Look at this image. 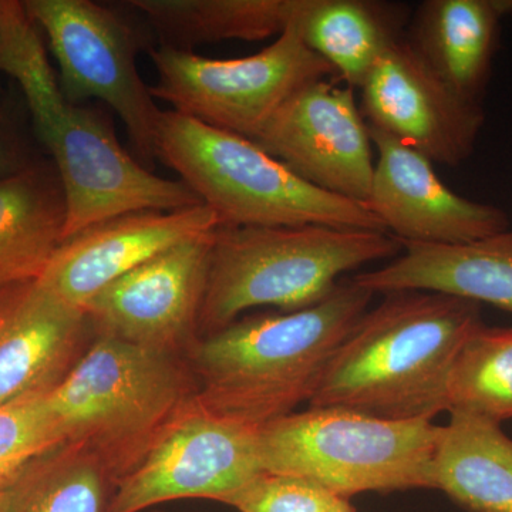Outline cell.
I'll return each mask as SVG.
<instances>
[{
  "label": "cell",
  "mask_w": 512,
  "mask_h": 512,
  "mask_svg": "<svg viewBox=\"0 0 512 512\" xmlns=\"http://www.w3.org/2000/svg\"><path fill=\"white\" fill-rule=\"evenodd\" d=\"M373 293L352 279L315 305L244 315L185 353L198 406L262 429L309 404L330 359L369 311Z\"/></svg>",
  "instance_id": "obj_1"
},
{
  "label": "cell",
  "mask_w": 512,
  "mask_h": 512,
  "mask_svg": "<svg viewBox=\"0 0 512 512\" xmlns=\"http://www.w3.org/2000/svg\"><path fill=\"white\" fill-rule=\"evenodd\" d=\"M481 323L478 303L436 292L386 293L336 350L308 407L433 420L447 412L454 359Z\"/></svg>",
  "instance_id": "obj_2"
},
{
  "label": "cell",
  "mask_w": 512,
  "mask_h": 512,
  "mask_svg": "<svg viewBox=\"0 0 512 512\" xmlns=\"http://www.w3.org/2000/svg\"><path fill=\"white\" fill-rule=\"evenodd\" d=\"M382 231L298 225L218 227L198 336H207L255 308L299 311L325 299L350 271L402 254Z\"/></svg>",
  "instance_id": "obj_3"
},
{
  "label": "cell",
  "mask_w": 512,
  "mask_h": 512,
  "mask_svg": "<svg viewBox=\"0 0 512 512\" xmlns=\"http://www.w3.org/2000/svg\"><path fill=\"white\" fill-rule=\"evenodd\" d=\"M197 394L184 355L97 333L49 392L64 443L93 454L119 481Z\"/></svg>",
  "instance_id": "obj_4"
},
{
  "label": "cell",
  "mask_w": 512,
  "mask_h": 512,
  "mask_svg": "<svg viewBox=\"0 0 512 512\" xmlns=\"http://www.w3.org/2000/svg\"><path fill=\"white\" fill-rule=\"evenodd\" d=\"M156 158L217 214L220 227L326 225L386 232L366 205L313 187L247 137L177 111H161Z\"/></svg>",
  "instance_id": "obj_5"
},
{
  "label": "cell",
  "mask_w": 512,
  "mask_h": 512,
  "mask_svg": "<svg viewBox=\"0 0 512 512\" xmlns=\"http://www.w3.org/2000/svg\"><path fill=\"white\" fill-rule=\"evenodd\" d=\"M441 426L308 407L259 430L264 471L305 478L343 500L430 488Z\"/></svg>",
  "instance_id": "obj_6"
},
{
  "label": "cell",
  "mask_w": 512,
  "mask_h": 512,
  "mask_svg": "<svg viewBox=\"0 0 512 512\" xmlns=\"http://www.w3.org/2000/svg\"><path fill=\"white\" fill-rule=\"evenodd\" d=\"M150 57L157 70V83L150 86L154 99L249 140L301 87L328 77L336 80L333 67L291 26L251 56L210 59L161 45L150 49Z\"/></svg>",
  "instance_id": "obj_7"
},
{
  "label": "cell",
  "mask_w": 512,
  "mask_h": 512,
  "mask_svg": "<svg viewBox=\"0 0 512 512\" xmlns=\"http://www.w3.org/2000/svg\"><path fill=\"white\" fill-rule=\"evenodd\" d=\"M30 114L62 184L66 205L63 241L131 212L173 211L202 204L184 181L158 177L138 164L97 111L70 103L60 94Z\"/></svg>",
  "instance_id": "obj_8"
},
{
  "label": "cell",
  "mask_w": 512,
  "mask_h": 512,
  "mask_svg": "<svg viewBox=\"0 0 512 512\" xmlns=\"http://www.w3.org/2000/svg\"><path fill=\"white\" fill-rule=\"evenodd\" d=\"M23 5L49 39L66 100L109 104L126 124L137 153L153 161L161 110L138 72L134 30L90 0H26Z\"/></svg>",
  "instance_id": "obj_9"
},
{
  "label": "cell",
  "mask_w": 512,
  "mask_h": 512,
  "mask_svg": "<svg viewBox=\"0 0 512 512\" xmlns=\"http://www.w3.org/2000/svg\"><path fill=\"white\" fill-rule=\"evenodd\" d=\"M259 430L215 416L192 399L117 481L110 512H143L177 500L227 503L264 471Z\"/></svg>",
  "instance_id": "obj_10"
},
{
  "label": "cell",
  "mask_w": 512,
  "mask_h": 512,
  "mask_svg": "<svg viewBox=\"0 0 512 512\" xmlns=\"http://www.w3.org/2000/svg\"><path fill=\"white\" fill-rule=\"evenodd\" d=\"M338 83L301 87L252 141L313 187L366 205L375 171L372 136L355 89Z\"/></svg>",
  "instance_id": "obj_11"
},
{
  "label": "cell",
  "mask_w": 512,
  "mask_h": 512,
  "mask_svg": "<svg viewBox=\"0 0 512 512\" xmlns=\"http://www.w3.org/2000/svg\"><path fill=\"white\" fill-rule=\"evenodd\" d=\"M215 231L154 256L97 293L83 308L96 332L185 356L200 338Z\"/></svg>",
  "instance_id": "obj_12"
},
{
  "label": "cell",
  "mask_w": 512,
  "mask_h": 512,
  "mask_svg": "<svg viewBox=\"0 0 512 512\" xmlns=\"http://www.w3.org/2000/svg\"><path fill=\"white\" fill-rule=\"evenodd\" d=\"M360 92L369 127L416 148L433 163L454 168L473 154L484 124L483 107L431 72L406 37L384 50Z\"/></svg>",
  "instance_id": "obj_13"
},
{
  "label": "cell",
  "mask_w": 512,
  "mask_h": 512,
  "mask_svg": "<svg viewBox=\"0 0 512 512\" xmlns=\"http://www.w3.org/2000/svg\"><path fill=\"white\" fill-rule=\"evenodd\" d=\"M369 128L377 156L366 207L402 245L468 244L510 229L504 210L457 194L430 158Z\"/></svg>",
  "instance_id": "obj_14"
},
{
  "label": "cell",
  "mask_w": 512,
  "mask_h": 512,
  "mask_svg": "<svg viewBox=\"0 0 512 512\" xmlns=\"http://www.w3.org/2000/svg\"><path fill=\"white\" fill-rule=\"evenodd\" d=\"M218 227L217 214L205 204L120 215L63 241L37 282L63 302L83 309L121 276Z\"/></svg>",
  "instance_id": "obj_15"
},
{
  "label": "cell",
  "mask_w": 512,
  "mask_h": 512,
  "mask_svg": "<svg viewBox=\"0 0 512 512\" xmlns=\"http://www.w3.org/2000/svg\"><path fill=\"white\" fill-rule=\"evenodd\" d=\"M94 336L84 309L39 282L0 288V407L52 392Z\"/></svg>",
  "instance_id": "obj_16"
},
{
  "label": "cell",
  "mask_w": 512,
  "mask_h": 512,
  "mask_svg": "<svg viewBox=\"0 0 512 512\" xmlns=\"http://www.w3.org/2000/svg\"><path fill=\"white\" fill-rule=\"evenodd\" d=\"M352 281L373 295L443 293L512 315V231L460 245L406 244L389 264Z\"/></svg>",
  "instance_id": "obj_17"
},
{
  "label": "cell",
  "mask_w": 512,
  "mask_h": 512,
  "mask_svg": "<svg viewBox=\"0 0 512 512\" xmlns=\"http://www.w3.org/2000/svg\"><path fill=\"white\" fill-rule=\"evenodd\" d=\"M503 18L498 0H426L414 10L404 37L450 89L481 104Z\"/></svg>",
  "instance_id": "obj_18"
},
{
  "label": "cell",
  "mask_w": 512,
  "mask_h": 512,
  "mask_svg": "<svg viewBox=\"0 0 512 512\" xmlns=\"http://www.w3.org/2000/svg\"><path fill=\"white\" fill-rule=\"evenodd\" d=\"M412 15L409 5L390 0H299L291 28L338 82L360 89L384 50L406 35Z\"/></svg>",
  "instance_id": "obj_19"
},
{
  "label": "cell",
  "mask_w": 512,
  "mask_h": 512,
  "mask_svg": "<svg viewBox=\"0 0 512 512\" xmlns=\"http://www.w3.org/2000/svg\"><path fill=\"white\" fill-rule=\"evenodd\" d=\"M430 490L467 512H512V439L501 423L450 412L434 450Z\"/></svg>",
  "instance_id": "obj_20"
},
{
  "label": "cell",
  "mask_w": 512,
  "mask_h": 512,
  "mask_svg": "<svg viewBox=\"0 0 512 512\" xmlns=\"http://www.w3.org/2000/svg\"><path fill=\"white\" fill-rule=\"evenodd\" d=\"M66 205L55 167L0 180V288L37 281L63 242Z\"/></svg>",
  "instance_id": "obj_21"
},
{
  "label": "cell",
  "mask_w": 512,
  "mask_h": 512,
  "mask_svg": "<svg viewBox=\"0 0 512 512\" xmlns=\"http://www.w3.org/2000/svg\"><path fill=\"white\" fill-rule=\"evenodd\" d=\"M299 0H131L163 37V45L190 47L224 40L256 42L292 26Z\"/></svg>",
  "instance_id": "obj_22"
},
{
  "label": "cell",
  "mask_w": 512,
  "mask_h": 512,
  "mask_svg": "<svg viewBox=\"0 0 512 512\" xmlns=\"http://www.w3.org/2000/svg\"><path fill=\"white\" fill-rule=\"evenodd\" d=\"M116 484L93 454L62 443L33 460L10 487L9 512H110Z\"/></svg>",
  "instance_id": "obj_23"
},
{
  "label": "cell",
  "mask_w": 512,
  "mask_h": 512,
  "mask_svg": "<svg viewBox=\"0 0 512 512\" xmlns=\"http://www.w3.org/2000/svg\"><path fill=\"white\" fill-rule=\"evenodd\" d=\"M447 412L512 419V326L481 323L458 350L447 386Z\"/></svg>",
  "instance_id": "obj_24"
},
{
  "label": "cell",
  "mask_w": 512,
  "mask_h": 512,
  "mask_svg": "<svg viewBox=\"0 0 512 512\" xmlns=\"http://www.w3.org/2000/svg\"><path fill=\"white\" fill-rule=\"evenodd\" d=\"M47 394L0 407V491L9 490L33 460L64 443Z\"/></svg>",
  "instance_id": "obj_25"
},
{
  "label": "cell",
  "mask_w": 512,
  "mask_h": 512,
  "mask_svg": "<svg viewBox=\"0 0 512 512\" xmlns=\"http://www.w3.org/2000/svg\"><path fill=\"white\" fill-rule=\"evenodd\" d=\"M340 500L305 478L262 471L225 505L239 512H332Z\"/></svg>",
  "instance_id": "obj_26"
},
{
  "label": "cell",
  "mask_w": 512,
  "mask_h": 512,
  "mask_svg": "<svg viewBox=\"0 0 512 512\" xmlns=\"http://www.w3.org/2000/svg\"><path fill=\"white\" fill-rule=\"evenodd\" d=\"M29 165L20 150L19 143H16L12 134L0 126V180L18 174Z\"/></svg>",
  "instance_id": "obj_27"
},
{
  "label": "cell",
  "mask_w": 512,
  "mask_h": 512,
  "mask_svg": "<svg viewBox=\"0 0 512 512\" xmlns=\"http://www.w3.org/2000/svg\"><path fill=\"white\" fill-rule=\"evenodd\" d=\"M12 504V493L9 490L0 491V512H9Z\"/></svg>",
  "instance_id": "obj_28"
},
{
  "label": "cell",
  "mask_w": 512,
  "mask_h": 512,
  "mask_svg": "<svg viewBox=\"0 0 512 512\" xmlns=\"http://www.w3.org/2000/svg\"><path fill=\"white\" fill-rule=\"evenodd\" d=\"M332 512H356V508L350 503V500H340Z\"/></svg>",
  "instance_id": "obj_29"
},
{
  "label": "cell",
  "mask_w": 512,
  "mask_h": 512,
  "mask_svg": "<svg viewBox=\"0 0 512 512\" xmlns=\"http://www.w3.org/2000/svg\"><path fill=\"white\" fill-rule=\"evenodd\" d=\"M498 2H500L504 16H512V0H498Z\"/></svg>",
  "instance_id": "obj_30"
},
{
  "label": "cell",
  "mask_w": 512,
  "mask_h": 512,
  "mask_svg": "<svg viewBox=\"0 0 512 512\" xmlns=\"http://www.w3.org/2000/svg\"><path fill=\"white\" fill-rule=\"evenodd\" d=\"M153 512H161V511H153Z\"/></svg>",
  "instance_id": "obj_31"
}]
</instances>
